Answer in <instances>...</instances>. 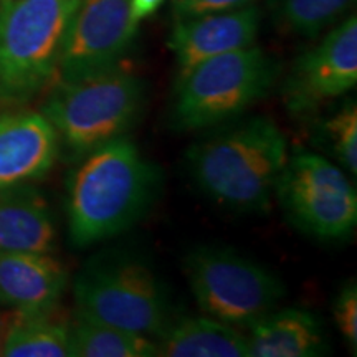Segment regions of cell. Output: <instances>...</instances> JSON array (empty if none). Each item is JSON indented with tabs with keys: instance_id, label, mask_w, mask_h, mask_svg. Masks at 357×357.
Here are the masks:
<instances>
[{
	"instance_id": "6da1fadb",
	"label": "cell",
	"mask_w": 357,
	"mask_h": 357,
	"mask_svg": "<svg viewBox=\"0 0 357 357\" xmlns=\"http://www.w3.org/2000/svg\"><path fill=\"white\" fill-rule=\"evenodd\" d=\"M159 181L158 167L126 136L79 159L66 189L71 245L86 248L131 229L153 204Z\"/></svg>"
},
{
	"instance_id": "7a4b0ae2",
	"label": "cell",
	"mask_w": 357,
	"mask_h": 357,
	"mask_svg": "<svg viewBox=\"0 0 357 357\" xmlns=\"http://www.w3.org/2000/svg\"><path fill=\"white\" fill-rule=\"evenodd\" d=\"M185 160L194 184L215 204L265 212L288 160V141L271 119L258 116L195 142Z\"/></svg>"
},
{
	"instance_id": "3957f363",
	"label": "cell",
	"mask_w": 357,
	"mask_h": 357,
	"mask_svg": "<svg viewBox=\"0 0 357 357\" xmlns=\"http://www.w3.org/2000/svg\"><path fill=\"white\" fill-rule=\"evenodd\" d=\"M146 86L126 70H109L78 82H60L42 114L55 129L70 160H79L106 142L126 136L139 119Z\"/></svg>"
},
{
	"instance_id": "277c9868",
	"label": "cell",
	"mask_w": 357,
	"mask_h": 357,
	"mask_svg": "<svg viewBox=\"0 0 357 357\" xmlns=\"http://www.w3.org/2000/svg\"><path fill=\"white\" fill-rule=\"evenodd\" d=\"M276 75L275 61L253 45L200 61L178 75L172 126L200 131L235 119L268 95Z\"/></svg>"
},
{
	"instance_id": "5b68a950",
	"label": "cell",
	"mask_w": 357,
	"mask_h": 357,
	"mask_svg": "<svg viewBox=\"0 0 357 357\" xmlns=\"http://www.w3.org/2000/svg\"><path fill=\"white\" fill-rule=\"evenodd\" d=\"M79 0H15L0 6V105L29 101L58 71Z\"/></svg>"
},
{
	"instance_id": "8992f818",
	"label": "cell",
	"mask_w": 357,
	"mask_h": 357,
	"mask_svg": "<svg viewBox=\"0 0 357 357\" xmlns=\"http://www.w3.org/2000/svg\"><path fill=\"white\" fill-rule=\"evenodd\" d=\"M78 314L128 331L159 336L169 324L171 306L153 268L129 255H101L75 278Z\"/></svg>"
},
{
	"instance_id": "52a82bcc",
	"label": "cell",
	"mask_w": 357,
	"mask_h": 357,
	"mask_svg": "<svg viewBox=\"0 0 357 357\" xmlns=\"http://www.w3.org/2000/svg\"><path fill=\"white\" fill-rule=\"evenodd\" d=\"M182 265L200 310L227 324L250 328L284 296L278 275L231 248H194Z\"/></svg>"
},
{
	"instance_id": "ba28073f",
	"label": "cell",
	"mask_w": 357,
	"mask_h": 357,
	"mask_svg": "<svg viewBox=\"0 0 357 357\" xmlns=\"http://www.w3.org/2000/svg\"><path fill=\"white\" fill-rule=\"evenodd\" d=\"M296 229L319 240H341L357 223V194L341 169L312 153L288 155L275 187Z\"/></svg>"
},
{
	"instance_id": "9c48e42d",
	"label": "cell",
	"mask_w": 357,
	"mask_h": 357,
	"mask_svg": "<svg viewBox=\"0 0 357 357\" xmlns=\"http://www.w3.org/2000/svg\"><path fill=\"white\" fill-rule=\"evenodd\" d=\"M136 30L131 0H79L61 47L60 82H78L118 68Z\"/></svg>"
},
{
	"instance_id": "30bf717a",
	"label": "cell",
	"mask_w": 357,
	"mask_h": 357,
	"mask_svg": "<svg viewBox=\"0 0 357 357\" xmlns=\"http://www.w3.org/2000/svg\"><path fill=\"white\" fill-rule=\"evenodd\" d=\"M357 83V19L333 29L321 43L294 61L284 83V105L294 116H310Z\"/></svg>"
},
{
	"instance_id": "8fae6325",
	"label": "cell",
	"mask_w": 357,
	"mask_h": 357,
	"mask_svg": "<svg viewBox=\"0 0 357 357\" xmlns=\"http://www.w3.org/2000/svg\"><path fill=\"white\" fill-rule=\"evenodd\" d=\"M60 153L55 129L42 113L0 114V190L47 176Z\"/></svg>"
},
{
	"instance_id": "7c38bea8",
	"label": "cell",
	"mask_w": 357,
	"mask_h": 357,
	"mask_svg": "<svg viewBox=\"0 0 357 357\" xmlns=\"http://www.w3.org/2000/svg\"><path fill=\"white\" fill-rule=\"evenodd\" d=\"M258 29L260 10L247 6L230 12L177 19L167 45L176 56L181 75H184L208 58L252 47Z\"/></svg>"
},
{
	"instance_id": "4fadbf2b",
	"label": "cell",
	"mask_w": 357,
	"mask_h": 357,
	"mask_svg": "<svg viewBox=\"0 0 357 357\" xmlns=\"http://www.w3.org/2000/svg\"><path fill=\"white\" fill-rule=\"evenodd\" d=\"M68 273L48 253L0 248V305L13 311L52 310L63 296Z\"/></svg>"
},
{
	"instance_id": "5bb4252c",
	"label": "cell",
	"mask_w": 357,
	"mask_h": 357,
	"mask_svg": "<svg viewBox=\"0 0 357 357\" xmlns=\"http://www.w3.org/2000/svg\"><path fill=\"white\" fill-rule=\"evenodd\" d=\"M55 240L50 205L35 187L20 184L0 190V248L50 253Z\"/></svg>"
},
{
	"instance_id": "9a60e30c",
	"label": "cell",
	"mask_w": 357,
	"mask_h": 357,
	"mask_svg": "<svg viewBox=\"0 0 357 357\" xmlns=\"http://www.w3.org/2000/svg\"><path fill=\"white\" fill-rule=\"evenodd\" d=\"M248 357L323 356L326 336L318 316L301 307L270 311L250 326Z\"/></svg>"
},
{
	"instance_id": "2e32d148",
	"label": "cell",
	"mask_w": 357,
	"mask_h": 357,
	"mask_svg": "<svg viewBox=\"0 0 357 357\" xmlns=\"http://www.w3.org/2000/svg\"><path fill=\"white\" fill-rule=\"evenodd\" d=\"M155 344L164 357H248L247 336L211 316L169 323Z\"/></svg>"
},
{
	"instance_id": "e0dca14e",
	"label": "cell",
	"mask_w": 357,
	"mask_h": 357,
	"mask_svg": "<svg viewBox=\"0 0 357 357\" xmlns=\"http://www.w3.org/2000/svg\"><path fill=\"white\" fill-rule=\"evenodd\" d=\"M55 307L43 311H15L3 328L2 352L6 357H66L70 356V326L55 314Z\"/></svg>"
},
{
	"instance_id": "ac0fdd59",
	"label": "cell",
	"mask_w": 357,
	"mask_h": 357,
	"mask_svg": "<svg viewBox=\"0 0 357 357\" xmlns=\"http://www.w3.org/2000/svg\"><path fill=\"white\" fill-rule=\"evenodd\" d=\"M158 344L149 336L116 328L78 314L70 326V356L73 357H151Z\"/></svg>"
},
{
	"instance_id": "d6986e66",
	"label": "cell",
	"mask_w": 357,
	"mask_h": 357,
	"mask_svg": "<svg viewBox=\"0 0 357 357\" xmlns=\"http://www.w3.org/2000/svg\"><path fill=\"white\" fill-rule=\"evenodd\" d=\"M354 0H275L276 22L284 30L312 38L344 13Z\"/></svg>"
},
{
	"instance_id": "ffe728a7",
	"label": "cell",
	"mask_w": 357,
	"mask_h": 357,
	"mask_svg": "<svg viewBox=\"0 0 357 357\" xmlns=\"http://www.w3.org/2000/svg\"><path fill=\"white\" fill-rule=\"evenodd\" d=\"M323 139L341 166L356 177L357 174V108L347 101L336 114L323 123Z\"/></svg>"
},
{
	"instance_id": "44dd1931",
	"label": "cell",
	"mask_w": 357,
	"mask_h": 357,
	"mask_svg": "<svg viewBox=\"0 0 357 357\" xmlns=\"http://www.w3.org/2000/svg\"><path fill=\"white\" fill-rule=\"evenodd\" d=\"M334 321L352 352L357 351V287L349 281L339 291L334 303Z\"/></svg>"
},
{
	"instance_id": "7402d4cb",
	"label": "cell",
	"mask_w": 357,
	"mask_h": 357,
	"mask_svg": "<svg viewBox=\"0 0 357 357\" xmlns=\"http://www.w3.org/2000/svg\"><path fill=\"white\" fill-rule=\"evenodd\" d=\"M253 0H177V19H190V17L208 15V13H222L247 7Z\"/></svg>"
},
{
	"instance_id": "603a6c76",
	"label": "cell",
	"mask_w": 357,
	"mask_h": 357,
	"mask_svg": "<svg viewBox=\"0 0 357 357\" xmlns=\"http://www.w3.org/2000/svg\"><path fill=\"white\" fill-rule=\"evenodd\" d=\"M164 0H131V20L134 25L139 24L141 20L154 15L162 6Z\"/></svg>"
},
{
	"instance_id": "cb8c5ba5",
	"label": "cell",
	"mask_w": 357,
	"mask_h": 357,
	"mask_svg": "<svg viewBox=\"0 0 357 357\" xmlns=\"http://www.w3.org/2000/svg\"><path fill=\"white\" fill-rule=\"evenodd\" d=\"M2 339H3V326H2V321H0V352H2Z\"/></svg>"
},
{
	"instance_id": "d4e9b609",
	"label": "cell",
	"mask_w": 357,
	"mask_h": 357,
	"mask_svg": "<svg viewBox=\"0 0 357 357\" xmlns=\"http://www.w3.org/2000/svg\"><path fill=\"white\" fill-rule=\"evenodd\" d=\"M10 2H15V0H0V6H6V3H10Z\"/></svg>"
}]
</instances>
